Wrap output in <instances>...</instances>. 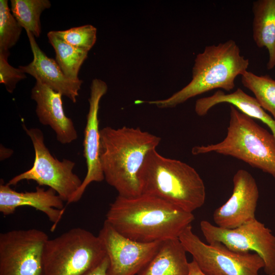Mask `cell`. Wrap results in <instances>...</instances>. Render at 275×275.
Returning a JSON list of instances; mask_svg holds the SVG:
<instances>
[{
    "mask_svg": "<svg viewBox=\"0 0 275 275\" xmlns=\"http://www.w3.org/2000/svg\"><path fill=\"white\" fill-rule=\"evenodd\" d=\"M56 53V61L64 75L73 80H79L78 75L82 64L88 58V52L68 44L51 31L47 34Z\"/></svg>",
    "mask_w": 275,
    "mask_h": 275,
    "instance_id": "obj_20",
    "label": "cell"
},
{
    "mask_svg": "<svg viewBox=\"0 0 275 275\" xmlns=\"http://www.w3.org/2000/svg\"><path fill=\"white\" fill-rule=\"evenodd\" d=\"M11 11L20 26L31 32L35 37L41 32L40 16L50 8L48 0H11Z\"/></svg>",
    "mask_w": 275,
    "mask_h": 275,
    "instance_id": "obj_21",
    "label": "cell"
},
{
    "mask_svg": "<svg viewBox=\"0 0 275 275\" xmlns=\"http://www.w3.org/2000/svg\"><path fill=\"white\" fill-rule=\"evenodd\" d=\"M10 54L9 51H0V82L5 85L9 93H12L17 84L26 78V76L19 67L15 68L9 64Z\"/></svg>",
    "mask_w": 275,
    "mask_h": 275,
    "instance_id": "obj_25",
    "label": "cell"
},
{
    "mask_svg": "<svg viewBox=\"0 0 275 275\" xmlns=\"http://www.w3.org/2000/svg\"><path fill=\"white\" fill-rule=\"evenodd\" d=\"M232 194L227 201L214 212L217 226L234 229L255 218L259 190L255 179L248 171L240 169L234 174Z\"/></svg>",
    "mask_w": 275,
    "mask_h": 275,
    "instance_id": "obj_13",
    "label": "cell"
},
{
    "mask_svg": "<svg viewBox=\"0 0 275 275\" xmlns=\"http://www.w3.org/2000/svg\"><path fill=\"white\" fill-rule=\"evenodd\" d=\"M142 194L153 196L192 212L205 201L204 183L197 171L156 149L148 153L138 174Z\"/></svg>",
    "mask_w": 275,
    "mask_h": 275,
    "instance_id": "obj_3",
    "label": "cell"
},
{
    "mask_svg": "<svg viewBox=\"0 0 275 275\" xmlns=\"http://www.w3.org/2000/svg\"><path fill=\"white\" fill-rule=\"evenodd\" d=\"M200 228L208 243L217 242L239 253L253 251L263 260L264 271L275 275V236L255 218L234 229H225L203 220Z\"/></svg>",
    "mask_w": 275,
    "mask_h": 275,
    "instance_id": "obj_9",
    "label": "cell"
},
{
    "mask_svg": "<svg viewBox=\"0 0 275 275\" xmlns=\"http://www.w3.org/2000/svg\"><path fill=\"white\" fill-rule=\"evenodd\" d=\"M42 275H43V274H42Z\"/></svg>",
    "mask_w": 275,
    "mask_h": 275,
    "instance_id": "obj_28",
    "label": "cell"
},
{
    "mask_svg": "<svg viewBox=\"0 0 275 275\" xmlns=\"http://www.w3.org/2000/svg\"><path fill=\"white\" fill-rule=\"evenodd\" d=\"M98 236L108 260L106 275H138L156 254L162 241L143 243L131 240L106 221Z\"/></svg>",
    "mask_w": 275,
    "mask_h": 275,
    "instance_id": "obj_11",
    "label": "cell"
},
{
    "mask_svg": "<svg viewBox=\"0 0 275 275\" xmlns=\"http://www.w3.org/2000/svg\"><path fill=\"white\" fill-rule=\"evenodd\" d=\"M222 103H229L246 116L261 121L269 128L275 138L274 119L265 112L255 97L247 94L240 88L228 94L218 90L210 96L198 99L195 103V111L198 116H204L214 106Z\"/></svg>",
    "mask_w": 275,
    "mask_h": 275,
    "instance_id": "obj_17",
    "label": "cell"
},
{
    "mask_svg": "<svg viewBox=\"0 0 275 275\" xmlns=\"http://www.w3.org/2000/svg\"><path fill=\"white\" fill-rule=\"evenodd\" d=\"M62 40L71 46L89 52L95 44L97 29L90 24L72 28L64 31H54Z\"/></svg>",
    "mask_w": 275,
    "mask_h": 275,
    "instance_id": "obj_24",
    "label": "cell"
},
{
    "mask_svg": "<svg viewBox=\"0 0 275 275\" xmlns=\"http://www.w3.org/2000/svg\"><path fill=\"white\" fill-rule=\"evenodd\" d=\"M253 37L259 48L268 52V69L275 66V0H257L253 3Z\"/></svg>",
    "mask_w": 275,
    "mask_h": 275,
    "instance_id": "obj_19",
    "label": "cell"
},
{
    "mask_svg": "<svg viewBox=\"0 0 275 275\" xmlns=\"http://www.w3.org/2000/svg\"><path fill=\"white\" fill-rule=\"evenodd\" d=\"M31 97L36 102V113L39 121L52 129L58 142L67 144L77 139L73 122L65 114L61 94L36 80Z\"/></svg>",
    "mask_w": 275,
    "mask_h": 275,
    "instance_id": "obj_15",
    "label": "cell"
},
{
    "mask_svg": "<svg viewBox=\"0 0 275 275\" xmlns=\"http://www.w3.org/2000/svg\"><path fill=\"white\" fill-rule=\"evenodd\" d=\"M100 159L106 182L118 196L142 194L138 174L146 156L156 149L161 138L139 127L100 129Z\"/></svg>",
    "mask_w": 275,
    "mask_h": 275,
    "instance_id": "obj_2",
    "label": "cell"
},
{
    "mask_svg": "<svg viewBox=\"0 0 275 275\" xmlns=\"http://www.w3.org/2000/svg\"><path fill=\"white\" fill-rule=\"evenodd\" d=\"M210 152L237 158L275 178L274 136L232 105L230 104V121L225 139L192 149L195 155Z\"/></svg>",
    "mask_w": 275,
    "mask_h": 275,
    "instance_id": "obj_5",
    "label": "cell"
},
{
    "mask_svg": "<svg viewBox=\"0 0 275 275\" xmlns=\"http://www.w3.org/2000/svg\"><path fill=\"white\" fill-rule=\"evenodd\" d=\"M241 82L253 93L261 106L270 113L275 120V80L267 75L259 76L247 70L241 75Z\"/></svg>",
    "mask_w": 275,
    "mask_h": 275,
    "instance_id": "obj_22",
    "label": "cell"
},
{
    "mask_svg": "<svg viewBox=\"0 0 275 275\" xmlns=\"http://www.w3.org/2000/svg\"><path fill=\"white\" fill-rule=\"evenodd\" d=\"M22 126L33 144L34 163L30 169L13 177L7 184L16 185L22 180H33L39 186L52 188L69 204L82 182L73 172L75 162L67 159L61 161L53 157L44 143L43 133L40 129Z\"/></svg>",
    "mask_w": 275,
    "mask_h": 275,
    "instance_id": "obj_7",
    "label": "cell"
},
{
    "mask_svg": "<svg viewBox=\"0 0 275 275\" xmlns=\"http://www.w3.org/2000/svg\"><path fill=\"white\" fill-rule=\"evenodd\" d=\"M249 64V60L241 54L239 46L232 39L207 46L197 55L192 79L186 86L166 99L136 100L135 103L147 102L160 108H172L215 89L230 92L235 87L236 78L248 70Z\"/></svg>",
    "mask_w": 275,
    "mask_h": 275,
    "instance_id": "obj_4",
    "label": "cell"
},
{
    "mask_svg": "<svg viewBox=\"0 0 275 275\" xmlns=\"http://www.w3.org/2000/svg\"><path fill=\"white\" fill-rule=\"evenodd\" d=\"M64 201L52 188L37 186L34 191L18 192L3 180L0 184V212L4 216L14 213L18 207L28 206L43 212L53 223L55 230L61 221L65 208Z\"/></svg>",
    "mask_w": 275,
    "mask_h": 275,
    "instance_id": "obj_14",
    "label": "cell"
},
{
    "mask_svg": "<svg viewBox=\"0 0 275 275\" xmlns=\"http://www.w3.org/2000/svg\"><path fill=\"white\" fill-rule=\"evenodd\" d=\"M22 28L8 5L7 0L0 1V51H8L18 41Z\"/></svg>",
    "mask_w": 275,
    "mask_h": 275,
    "instance_id": "obj_23",
    "label": "cell"
},
{
    "mask_svg": "<svg viewBox=\"0 0 275 275\" xmlns=\"http://www.w3.org/2000/svg\"><path fill=\"white\" fill-rule=\"evenodd\" d=\"M106 257L98 236L74 228L48 239L43 253V275H82Z\"/></svg>",
    "mask_w": 275,
    "mask_h": 275,
    "instance_id": "obj_6",
    "label": "cell"
},
{
    "mask_svg": "<svg viewBox=\"0 0 275 275\" xmlns=\"http://www.w3.org/2000/svg\"><path fill=\"white\" fill-rule=\"evenodd\" d=\"M188 275H205L199 268L194 260L189 262Z\"/></svg>",
    "mask_w": 275,
    "mask_h": 275,
    "instance_id": "obj_27",
    "label": "cell"
},
{
    "mask_svg": "<svg viewBox=\"0 0 275 275\" xmlns=\"http://www.w3.org/2000/svg\"><path fill=\"white\" fill-rule=\"evenodd\" d=\"M186 252L179 238L163 240L156 254L138 275H188Z\"/></svg>",
    "mask_w": 275,
    "mask_h": 275,
    "instance_id": "obj_18",
    "label": "cell"
},
{
    "mask_svg": "<svg viewBox=\"0 0 275 275\" xmlns=\"http://www.w3.org/2000/svg\"><path fill=\"white\" fill-rule=\"evenodd\" d=\"M194 219L192 212L141 194L132 197L118 195L111 204L105 221L123 236L150 243L178 238Z\"/></svg>",
    "mask_w": 275,
    "mask_h": 275,
    "instance_id": "obj_1",
    "label": "cell"
},
{
    "mask_svg": "<svg viewBox=\"0 0 275 275\" xmlns=\"http://www.w3.org/2000/svg\"><path fill=\"white\" fill-rule=\"evenodd\" d=\"M108 260L106 257L96 267L82 275H106Z\"/></svg>",
    "mask_w": 275,
    "mask_h": 275,
    "instance_id": "obj_26",
    "label": "cell"
},
{
    "mask_svg": "<svg viewBox=\"0 0 275 275\" xmlns=\"http://www.w3.org/2000/svg\"><path fill=\"white\" fill-rule=\"evenodd\" d=\"M33 54V61L19 68L24 73L33 76L36 80L67 98L76 102L83 81L73 80L67 77L56 60L48 57L38 46L34 36L26 31Z\"/></svg>",
    "mask_w": 275,
    "mask_h": 275,
    "instance_id": "obj_16",
    "label": "cell"
},
{
    "mask_svg": "<svg viewBox=\"0 0 275 275\" xmlns=\"http://www.w3.org/2000/svg\"><path fill=\"white\" fill-rule=\"evenodd\" d=\"M107 89V84L101 79L95 78L92 81L89 99V109L83 141V155L86 159L87 171L81 186L69 204L78 201L91 183L101 182L104 179L100 159V130L99 129L98 112L100 100L106 93Z\"/></svg>",
    "mask_w": 275,
    "mask_h": 275,
    "instance_id": "obj_12",
    "label": "cell"
},
{
    "mask_svg": "<svg viewBox=\"0 0 275 275\" xmlns=\"http://www.w3.org/2000/svg\"><path fill=\"white\" fill-rule=\"evenodd\" d=\"M178 238L205 275H258L264 267L263 260L256 253L237 252L217 242L205 243L191 225Z\"/></svg>",
    "mask_w": 275,
    "mask_h": 275,
    "instance_id": "obj_8",
    "label": "cell"
},
{
    "mask_svg": "<svg viewBox=\"0 0 275 275\" xmlns=\"http://www.w3.org/2000/svg\"><path fill=\"white\" fill-rule=\"evenodd\" d=\"M48 239L36 229L1 233L0 275H42L43 250Z\"/></svg>",
    "mask_w": 275,
    "mask_h": 275,
    "instance_id": "obj_10",
    "label": "cell"
}]
</instances>
